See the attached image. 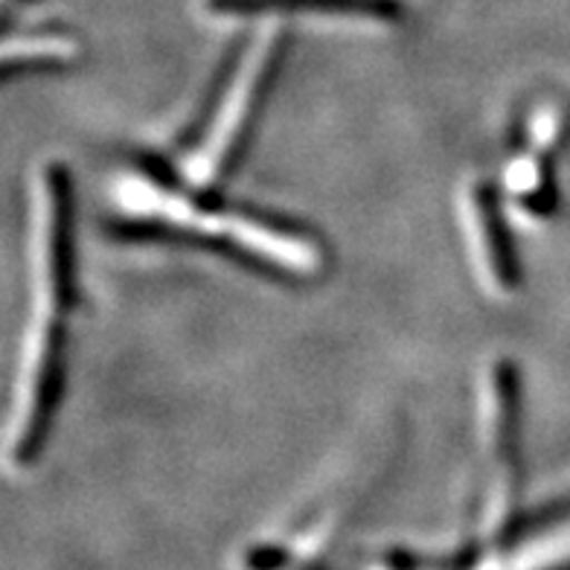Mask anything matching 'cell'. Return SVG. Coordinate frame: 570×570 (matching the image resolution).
<instances>
[{"label":"cell","mask_w":570,"mask_h":570,"mask_svg":"<svg viewBox=\"0 0 570 570\" xmlns=\"http://www.w3.org/2000/svg\"><path fill=\"white\" fill-rule=\"evenodd\" d=\"M73 236V180L65 166L50 164L41 175V279L50 317L76 306Z\"/></svg>","instance_id":"2"},{"label":"cell","mask_w":570,"mask_h":570,"mask_svg":"<svg viewBox=\"0 0 570 570\" xmlns=\"http://www.w3.org/2000/svg\"><path fill=\"white\" fill-rule=\"evenodd\" d=\"M76 56V41L53 32H32V36L12 38L3 56V70H30L50 68V65H68Z\"/></svg>","instance_id":"8"},{"label":"cell","mask_w":570,"mask_h":570,"mask_svg":"<svg viewBox=\"0 0 570 570\" xmlns=\"http://www.w3.org/2000/svg\"><path fill=\"white\" fill-rule=\"evenodd\" d=\"M207 9L225 18L277 16V12H332V16L382 23H396L405 12L399 0H207Z\"/></svg>","instance_id":"4"},{"label":"cell","mask_w":570,"mask_h":570,"mask_svg":"<svg viewBox=\"0 0 570 570\" xmlns=\"http://www.w3.org/2000/svg\"><path fill=\"white\" fill-rule=\"evenodd\" d=\"M61 387H65V332L59 326V317H50L36 332V341L27 355L21 420H18L16 443H12V458L18 463H32L38 458L53 425Z\"/></svg>","instance_id":"3"},{"label":"cell","mask_w":570,"mask_h":570,"mask_svg":"<svg viewBox=\"0 0 570 570\" xmlns=\"http://www.w3.org/2000/svg\"><path fill=\"white\" fill-rule=\"evenodd\" d=\"M489 431L492 449L507 474H515L518 434H521V382L515 361H498L489 382Z\"/></svg>","instance_id":"6"},{"label":"cell","mask_w":570,"mask_h":570,"mask_svg":"<svg viewBox=\"0 0 570 570\" xmlns=\"http://www.w3.org/2000/svg\"><path fill=\"white\" fill-rule=\"evenodd\" d=\"M510 187L515 198L524 204L530 213H544L553 210L556 204V187L548 169V155L539 149L521 151L515 164L510 166Z\"/></svg>","instance_id":"7"},{"label":"cell","mask_w":570,"mask_h":570,"mask_svg":"<svg viewBox=\"0 0 570 570\" xmlns=\"http://www.w3.org/2000/svg\"><path fill=\"white\" fill-rule=\"evenodd\" d=\"M27 3H32V0H7V18H12V12L18 7H27Z\"/></svg>","instance_id":"9"},{"label":"cell","mask_w":570,"mask_h":570,"mask_svg":"<svg viewBox=\"0 0 570 570\" xmlns=\"http://www.w3.org/2000/svg\"><path fill=\"white\" fill-rule=\"evenodd\" d=\"M285 50H288V32L285 30L271 32L248 59H242L239 47L222 99H218L207 135H204V149L193 164V180L202 189L216 187L218 180H225L245 158L254 126L263 114L271 85H274V76L283 68Z\"/></svg>","instance_id":"1"},{"label":"cell","mask_w":570,"mask_h":570,"mask_svg":"<svg viewBox=\"0 0 570 570\" xmlns=\"http://www.w3.org/2000/svg\"><path fill=\"white\" fill-rule=\"evenodd\" d=\"M472 218L474 227H478L483 256H487L489 277L501 292H512L521 283V265H518L515 248H512L510 230L503 225L495 189L483 180L472 187Z\"/></svg>","instance_id":"5"}]
</instances>
